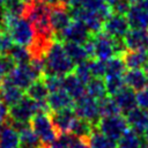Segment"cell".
Segmentation results:
<instances>
[{
	"label": "cell",
	"mask_w": 148,
	"mask_h": 148,
	"mask_svg": "<svg viewBox=\"0 0 148 148\" xmlns=\"http://www.w3.org/2000/svg\"><path fill=\"white\" fill-rule=\"evenodd\" d=\"M23 1H30V0H23Z\"/></svg>",
	"instance_id": "cell-56"
},
{
	"label": "cell",
	"mask_w": 148,
	"mask_h": 148,
	"mask_svg": "<svg viewBox=\"0 0 148 148\" xmlns=\"http://www.w3.org/2000/svg\"><path fill=\"white\" fill-rule=\"evenodd\" d=\"M143 71H145V73H146V75H147V79H148V64L145 66V68H143Z\"/></svg>",
	"instance_id": "cell-47"
},
{
	"label": "cell",
	"mask_w": 148,
	"mask_h": 148,
	"mask_svg": "<svg viewBox=\"0 0 148 148\" xmlns=\"http://www.w3.org/2000/svg\"><path fill=\"white\" fill-rule=\"evenodd\" d=\"M30 125L44 146H52L59 136L50 113H36L30 120Z\"/></svg>",
	"instance_id": "cell-2"
},
{
	"label": "cell",
	"mask_w": 148,
	"mask_h": 148,
	"mask_svg": "<svg viewBox=\"0 0 148 148\" xmlns=\"http://www.w3.org/2000/svg\"><path fill=\"white\" fill-rule=\"evenodd\" d=\"M62 3H66V5H68V2H69V0H60Z\"/></svg>",
	"instance_id": "cell-50"
},
{
	"label": "cell",
	"mask_w": 148,
	"mask_h": 148,
	"mask_svg": "<svg viewBox=\"0 0 148 148\" xmlns=\"http://www.w3.org/2000/svg\"><path fill=\"white\" fill-rule=\"evenodd\" d=\"M139 3H140V5H141V6H142L147 12H148V0H140V1H139Z\"/></svg>",
	"instance_id": "cell-44"
},
{
	"label": "cell",
	"mask_w": 148,
	"mask_h": 148,
	"mask_svg": "<svg viewBox=\"0 0 148 148\" xmlns=\"http://www.w3.org/2000/svg\"><path fill=\"white\" fill-rule=\"evenodd\" d=\"M104 81H105L108 95L110 96L116 95L119 90L126 87L125 81H124V75H105Z\"/></svg>",
	"instance_id": "cell-31"
},
{
	"label": "cell",
	"mask_w": 148,
	"mask_h": 148,
	"mask_svg": "<svg viewBox=\"0 0 148 148\" xmlns=\"http://www.w3.org/2000/svg\"><path fill=\"white\" fill-rule=\"evenodd\" d=\"M0 54H1V49H0Z\"/></svg>",
	"instance_id": "cell-57"
},
{
	"label": "cell",
	"mask_w": 148,
	"mask_h": 148,
	"mask_svg": "<svg viewBox=\"0 0 148 148\" xmlns=\"http://www.w3.org/2000/svg\"><path fill=\"white\" fill-rule=\"evenodd\" d=\"M20 136V148H44L45 146L39 140L35 131L32 130L31 125L28 124L20 128L18 131Z\"/></svg>",
	"instance_id": "cell-20"
},
{
	"label": "cell",
	"mask_w": 148,
	"mask_h": 148,
	"mask_svg": "<svg viewBox=\"0 0 148 148\" xmlns=\"http://www.w3.org/2000/svg\"><path fill=\"white\" fill-rule=\"evenodd\" d=\"M73 74L84 84H87L91 79H92V74L90 71V66H89V60H86L83 62H80L77 65H75Z\"/></svg>",
	"instance_id": "cell-34"
},
{
	"label": "cell",
	"mask_w": 148,
	"mask_h": 148,
	"mask_svg": "<svg viewBox=\"0 0 148 148\" xmlns=\"http://www.w3.org/2000/svg\"><path fill=\"white\" fill-rule=\"evenodd\" d=\"M136 104L139 108L148 111V86L136 92Z\"/></svg>",
	"instance_id": "cell-39"
},
{
	"label": "cell",
	"mask_w": 148,
	"mask_h": 148,
	"mask_svg": "<svg viewBox=\"0 0 148 148\" xmlns=\"http://www.w3.org/2000/svg\"><path fill=\"white\" fill-rule=\"evenodd\" d=\"M45 73L44 75H59L65 76L74 71L75 64L66 54L62 42L54 40L44 59Z\"/></svg>",
	"instance_id": "cell-1"
},
{
	"label": "cell",
	"mask_w": 148,
	"mask_h": 148,
	"mask_svg": "<svg viewBox=\"0 0 148 148\" xmlns=\"http://www.w3.org/2000/svg\"><path fill=\"white\" fill-rule=\"evenodd\" d=\"M147 30H148V28H147Z\"/></svg>",
	"instance_id": "cell-59"
},
{
	"label": "cell",
	"mask_w": 148,
	"mask_h": 148,
	"mask_svg": "<svg viewBox=\"0 0 148 148\" xmlns=\"http://www.w3.org/2000/svg\"><path fill=\"white\" fill-rule=\"evenodd\" d=\"M9 119V109L0 99V124H7Z\"/></svg>",
	"instance_id": "cell-40"
},
{
	"label": "cell",
	"mask_w": 148,
	"mask_h": 148,
	"mask_svg": "<svg viewBox=\"0 0 148 148\" xmlns=\"http://www.w3.org/2000/svg\"><path fill=\"white\" fill-rule=\"evenodd\" d=\"M92 37V34L89 31L87 25L80 20H72L69 25L58 36L57 40L60 42H71L83 45L87 40Z\"/></svg>",
	"instance_id": "cell-6"
},
{
	"label": "cell",
	"mask_w": 148,
	"mask_h": 148,
	"mask_svg": "<svg viewBox=\"0 0 148 148\" xmlns=\"http://www.w3.org/2000/svg\"><path fill=\"white\" fill-rule=\"evenodd\" d=\"M49 94H50V91H49L43 77L35 80L25 89V95L34 101H45L47 98Z\"/></svg>",
	"instance_id": "cell-23"
},
{
	"label": "cell",
	"mask_w": 148,
	"mask_h": 148,
	"mask_svg": "<svg viewBox=\"0 0 148 148\" xmlns=\"http://www.w3.org/2000/svg\"><path fill=\"white\" fill-rule=\"evenodd\" d=\"M74 111L77 117L86 119L94 124L95 126L101 119V113H99V106H98V101L92 98L89 95H84L81 98L75 101L74 104Z\"/></svg>",
	"instance_id": "cell-5"
},
{
	"label": "cell",
	"mask_w": 148,
	"mask_h": 148,
	"mask_svg": "<svg viewBox=\"0 0 148 148\" xmlns=\"http://www.w3.org/2000/svg\"><path fill=\"white\" fill-rule=\"evenodd\" d=\"M0 148H20L18 132L8 124H3L0 133Z\"/></svg>",
	"instance_id": "cell-21"
},
{
	"label": "cell",
	"mask_w": 148,
	"mask_h": 148,
	"mask_svg": "<svg viewBox=\"0 0 148 148\" xmlns=\"http://www.w3.org/2000/svg\"><path fill=\"white\" fill-rule=\"evenodd\" d=\"M124 81L126 87L133 89L134 91H139L148 86V79L143 71L141 69H127L124 74Z\"/></svg>",
	"instance_id": "cell-19"
},
{
	"label": "cell",
	"mask_w": 148,
	"mask_h": 148,
	"mask_svg": "<svg viewBox=\"0 0 148 148\" xmlns=\"http://www.w3.org/2000/svg\"><path fill=\"white\" fill-rule=\"evenodd\" d=\"M92 40L95 45V58L108 61L110 58L116 56L114 38L110 37L104 31L92 35Z\"/></svg>",
	"instance_id": "cell-9"
},
{
	"label": "cell",
	"mask_w": 148,
	"mask_h": 148,
	"mask_svg": "<svg viewBox=\"0 0 148 148\" xmlns=\"http://www.w3.org/2000/svg\"><path fill=\"white\" fill-rule=\"evenodd\" d=\"M126 65L121 57L114 56L106 61V75H124Z\"/></svg>",
	"instance_id": "cell-32"
},
{
	"label": "cell",
	"mask_w": 148,
	"mask_h": 148,
	"mask_svg": "<svg viewBox=\"0 0 148 148\" xmlns=\"http://www.w3.org/2000/svg\"><path fill=\"white\" fill-rule=\"evenodd\" d=\"M72 148H90L88 142L87 141H83V140H80V139H76V141L74 142L73 147Z\"/></svg>",
	"instance_id": "cell-41"
},
{
	"label": "cell",
	"mask_w": 148,
	"mask_h": 148,
	"mask_svg": "<svg viewBox=\"0 0 148 148\" xmlns=\"http://www.w3.org/2000/svg\"><path fill=\"white\" fill-rule=\"evenodd\" d=\"M96 128L109 139L118 141L123 133L128 128V124L124 116L117 114L111 117H102L97 123Z\"/></svg>",
	"instance_id": "cell-4"
},
{
	"label": "cell",
	"mask_w": 148,
	"mask_h": 148,
	"mask_svg": "<svg viewBox=\"0 0 148 148\" xmlns=\"http://www.w3.org/2000/svg\"><path fill=\"white\" fill-rule=\"evenodd\" d=\"M147 53H148V50H147Z\"/></svg>",
	"instance_id": "cell-58"
},
{
	"label": "cell",
	"mask_w": 148,
	"mask_h": 148,
	"mask_svg": "<svg viewBox=\"0 0 148 148\" xmlns=\"http://www.w3.org/2000/svg\"><path fill=\"white\" fill-rule=\"evenodd\" d=\"M87 95L91 96L92 98L99 101L108 96L105 81L103 77H92L87 84H86Z\"/></svg>",
	"instance_id": "cell-26"
},
{
	"label": "cell",
	"mask_w": 148,
	"mask_h": 148,
	"mask_svg": "<svg viewBox=\"0 0 148 148\" xmlns=\"http://www.w3.org/2000/svg\"><path fill=\"white\" fill-rule=\"evenodd\" d=\"M143 136H145V140L148 142V121H147V125H146V128L143 132Z\"/></svg>",
	"instance_id": "cell-46"
},
{
	"label": "cell",
	"mask_w": 148,
	"mask_h": 148,
	"mask_svg": "<svg viewBox=\"0 0 148 148\" xmlns=\"http://www.w3.org/2000/svg\"><path fill=\"white\" fill-rule=\"evenodd\" d=\"M62 77L59 75H44L43 80L49 89L50 92L57 91L59 89H62Z\"/></svg>",
	"instance_id": "cell-36"
},
{
	"label": "cell",
	"mask_w": 148,
	"mask_h": 148,
	"mask_svg": "<svg viewBox=\"0 0 148 148\" xmlns=\"http://www.w3.org/2000/svg\"><path fill=\"white\" fill-rule=\"evenodd\" d=\"M62 45H64L66 54L71 58V60L75 65L83 62L86 60H89V58L84 51L83 45L76 44V43H71V42H62Z\"/></svg>",
	"instance_id": "cell-25"
},
{
	"label": "cell",
	"mask_w": 148,
	"mask_h": 148,
	"mask_svg": "<svg viewBox=\"0 0 148 148\" xmlns=\"http://www.w3.org/2000/svg\"><path fill=\"white\" fill-rule=\"evenodd\" d=\"M126 18L131 29H147L148 28V12L139 3H132Z\"/></svg>",
	"instance_id": "cell-13"
},
{
	"label": "cell",
	"mask_w": 148,
	"mask_h": 148,
	"mask_svg": "<svg viewBox=\"0 0 148 148\" xmlns=\"http://www.w3.org/2000/svg\"><path fill=\"white\" fill-rule=\"evenodd\" d=\"M62 89L72 97L74 98V101L81 98L82 96H84L87 94L86 90V84L83 82H81L74 74L73 72L65 75L62 77Z\"/></svg>",
	"instance_id": "cell-16"
},
{
	"label": "cell",
	"mask_w": 148,
	"mask_h": 148,
	"mask_svg": "<svg viewBox=\"0 0 148 148\" xmlns=\"http://www.w3.org/2000/svg\"><path fill=\"white\" fill-rule=\"evenodd\" d=\"M40 1H43V2H45V3H47L49 6H53V5H57V3H59V2H61L60 0H40Z\"/></svg>",
	"instance_id": "cell-43"
},
{
	"label": "cell",
	"mask_w": 148,
	"mask_h": 148,
	"mask_svg": "<svg viewBox=\"0 0 148 148\" xmlns=\"http://www.w3.org/2000/svg\"><path fill=\"white\" fill-rule=\"evenodd\" d=\"M126 120L128 126L134 130L135 132H138L139 134L143 135L147 121H148V111L136 106L133 110H131L130 112L126 113Z\"/></svg>",
	"instance_id": "cell-18"
},
{
	"label": "cell",
	"mask_w": 148,
	"mask_h": 148,
	"mask_svg": "<svg viewBox=\"0 0 148 148\" xmlns=\"http://www.w3.org/2000/svg\"><path fill=\"white\" fill-rule=\"evenodd\" d=\"M6 1H7V0H0V6H2V5L6 2Z\"/></svg>",
	"instance_id": "cell-52"
},
{
	"label": "cell",
	"mask_w": 148,
	"mask_h": 148,
	"mask_svg": "<svg viewBox=\"0 0 148 148\" xmlns=\"http://www.w3.org/2000/svg\"><path fill=\"white\" fill-rule=\"evenodd\" d=\"M2 127H3V124H0V133H1V131H2Z\"/></svg>",
	"instance_id": "cell-53"
},
{
	"label": "cell",
	"mask_w": 148,
	"mask_h": 148,
	"mask_svg": "<svg viewBox=\"0 0 148 148\" xmlns=\"http://www.w3.org/2000/svg\"><path fill=\"white\" fill-rule=\"evenodd\" d=\"M6 54H9L16 64H28L30 62V59H31L28 49L25 46L17 45V44H14L12 49L8 51V53Z\"/></svg>",
	"instance_id": "cell-33"
},
{
	"label": "cell",
	"mask_w": 148,
	"mask_h": 148,
	"mask_svg": "<svg viewBox=\"0 0 148 148\" xmlns=\"http://www.w3.org/2000/svg\"><path fill=\"white\" fill-rule=\"evenodd\" d=\"M96 128V126L94 124H91L90 121L82 119L80 117H77L71 128V134H73L75 138L83 140V141H88L90 134L94 132V130Z\"/></svg>",
	"instance_id": "cell-22"
},
{
	"label": "cell",
	"mask_w": 148,
	"mask_h": 148,
	"mask_svg": "<svg viewBox=\"0 0 148 148\" xmlns=\"http://www.w3.org/2000/svg\"><path fill=\"white\" fill-rule=\"evenodd\" d=\"M142 135L132 128H127L123 135L117 141L118 148H141L142 147Z\"/></svg>",
	"instance_id": "cell-24"
},
{
	"label": "cell",
	"mask_w": 148,
	"mask_h": 148,
	"mask_svg": "<svg viewBox=\"0 0 148 148\" xmlns=\"http://www.w3.org/2000/svg\"><path fill=\"white\" fill-rule=\"evenodd\" d=\"M84 0H69L68 6L71 8H77V7H82Z\"/></svg>",
	"instance_id": "cell-42"
},
{
	"label": "cell",
	"mask_w": 148,
	"mask_h": 148,
	"mask_svg": "<svg viewBox=\"0 0 148 148\" xmlns=\"http://www.w3.org/2000/svg\"><path fill=\"white\" fill-rule=\"evenodd\" d=\"M46 102L49 104V108L51 111H58L67 108H74L75 101L72 98L64 89H59L57 91L50 92Z\"/></svg>",
	"instance_id": "cell-15"
},
{
	"label": "cell",
	"mask_w": 148,
	"mask_h": 148,
	"mask_svg": "<svg viewBox=\"0 0 148 148\" xmlns=\"http://www.w3.org/2000/svg\"><path fill=\"white\" fill-rule=\"evenodd\" d=\"M50 117H51L52 123H53L57 132L59 133V135L69 133L75 119L77 118V116L74 111V108H67V109H62V110H58V111H51Z\"/></svg>",
	"instance_id": "cell-10"
},
{
	"label": "cell",
	"mask_w": 148,
	"mask_h": 148,
	"mask_svg": "<svg viewBox=\"0 0 148 148\" xmlns=\"http://www.w3.org/2000/svg\"><path fill=\"white\" fill-rule=\"evenodd\" d=\"M82 7L98 14L104 21L112 14L111 5H109L104 0H84Z\"/></svg>",
	"instance_id": "cell-27"
},
{
	"label": "cell",
	"mask_w": 148,
	"mask_h": 148,
	"mask_svg": "<svg viewBox=\"0 0 148 148\" xmlns=\"http://www.w3.org/2000/svg\"><path fill=\"white\" fill-rule=\"evenodd\" d=\"M124 60L126 68L128 69H141L148 64V53L143 50H128L120 56Z\"/></svg>",
	"instance_id": "cell-14"
},
{
	"label": "cell",
	"mask_w": 148,
	"mask_h": 148,
	"mask_svg": "<svg viewBox=\"0 0 148 148\" xmlns=\"http://www.w3.org/2000/svg\"><path fill=\"white\" fill-rule=\"evenodd\" d=\"M113 99L116 101L117 105L120 109V112L127 113L134 108L138 106L136 104V94L134 92L133 89L128 87H124L121 90H119L116 95L112 96Z\"/></svg>",
	"instance_id": "cell-17"
},
{
	"label": "cell",
	"mask_w": 148,
	"mask_h": 148,
	"mask_svg": "<svg viewBox=\"0 0 148 148\" xmlns=\"http://www.w3.org/2000/svg\"><path fill=\"white\" fill-rule=\"evenodd\" d=\"M104 1H106V2L109 3V5H112V3H113V2L116 1V0H104Z\"/></svg>",
	"instance_id": "cell-49"
},
{
	"label": "cell",
	"mask_w": 148,
	"mask_h": 148,
	"mask_svg": "<svg viewBox=\"0 0 148 148\" xmlns=\"http://www.w3.org/2000/svg\"><path fill=\"white\" fill-rule=\"evenodd\" d=\"M130 3H136V2H139L140 0H127Z\"/></svg>",
	"instance_id": "cell-48"
},
{
	"label": "cell",
	"mask_w": 148,
	"mask_h": 148,
	"mask_svg": "<svg viewBox=\"0 0 148 148\" xmlns=\"http://www.w3.org/2000/svg\"><path fill=\"white\" fill-rule=\"evenodd\" d=\"M141 148H148V142H147V143H143Z\"/></svg>",
	"instance_id": "cell-51"
},
{
	"label": "cell",
	"mask_w": 148,
	"mask_h": 148,
	"mask_svg": "<svg viewBox=\"0 0 148 148\" xmlns=\"http://www.w3.org/2000/svg\"><path fill=\"white\" fill-rule=\"evenodd\" d=\"M124 43L128 50H148V30L130 29L124 37Z\"/></svg>",
	"instance_id": "cell-12"
},
{
	"label": "cell",
	"mask_w": 148,
	"mask_h": 148,
	"mask_svg": "<svg viewBox=\"0 0 148 148\" xmlns=\"http://www.w3.org/2000/svg\"><path fill=\"white\" fill-rule=\"evenodd\" d=\"M44 148H54V147H53V146H45Z\"/></svg>",
	"instance_id": "cell-54"
},
{
	"label": "cell",
	"mask_w": 148,
	"mask_h": 148,
	"mask_svg": "<svg viewBox=\"0 0 148 148\" xmlns=\"http://www.w3.org/2000/svg\"><path fill=\"white\" fill-rule=\"evenodd\" d=\"M130 24L124 15L119 14H111L103 23V30L106 35L114 39H124L126 34L130 30Z\"/></svg>",
	"instance_id": "cell-8"
},
{
	"label": "cell",
	"mask_w": 148,
	"mask_h": 148,
	"mask_svg": "<svg viewBox=\"0 0 148 148\" xmlns=\"http://www.w3.org/2000/svg\"><path fill=\"white\" fill-rule=\"evenodd\" d=\"M36 113V101L29 98L25 95L16 104L9 108V119L7 124H29Z\"/></svg>",
	"instance_id": "cell-3"
},
{
	"label": "cell",
	"mask_w": 148,
	"mask_h": 148,
	"mask_svg": "<svg viewBox=\"0 0 148 148\" xmlns=\"http://www.w3.org/2000/svg\"><path fill=\"white\" fill-rule=\"evenodd\" d=\"M73 17L71 15L69 6L62 2H59L57 5L51 6L50 12V22L56 34V40L58 36L69 25Z\"/></svg>",
	"instance_id": "cell-7"
},
{
	"label": "cell",
	"mask_w": 148,
	"mask_h": 148,
	"mask_svg": "<svg viewBox=\"0 0 148 148\" xmlns=\"http://www.w3.org/2000/svg\"><path fill=\"white\" fill-rule=\"evenodd\" d=\"M0 9L2 13L15 16V17H22L25 10V1L23 0H7L2 6H0Z\"/></svg>",
	"instance_id": "cell-29"
},
{
	"label": "cell",
	"mask_w": 148,
	"mask_h": 148,
	"mask_svg": "<svg viewBox=\"0 0 148 148\" xmlns=\"http://www.w3.org/2000/svg\"><path fill=\"white\" fill-rule=\"evenodd\" d=\"M89 66L92 77H104L106 75V61L101 59H89Z\"/></svg>",
	"instance_id": "cell-35"
},
{
	"label": "cell",
	"mask_w": 148,
	"mask_h": 148,
	"mask_svg": "<svg viewBox=\"0 0 148 148\" xmlns=\"http://www.w3.org/2000/svg\"><path fill=\"white\" fill-rule=\"evenodd\" d=\"M98 106H99V113H101V118L102 117H111V116H117L120 114V109L117 105L116 101L113 99V97H104L102 99L98 101Z\"/></svg>",
	"instance_id": "cell-30"
},
{
	"label": "cell",
	"mask_w": 148,
	"mask_h": 148,
	"mask_svg": "<svg viewBox=\"0 0 148 148\" xmlns=\"http://www.w3.org/2000/svg\"><path fill=\"white\" fill-rule=\"evenodd\" d=\"M5 76H6V73H5V71H3V68H2V65H1V61H0V81H1Z\"/></svg>",
	"instance_id": "cell-45"
},
{
	"label": "cell",
	"mask_w": 148,
	"mask_h": 148,
	"mask_svg": "<svg viewBox=\"0 0 148 148\" xmlns=\"http://www.w3.org/2000/svg\"><path fill=\"white\" fill-rule=\"evenodd\" d=\"M2 30V28H1V22H0V31Z\"/></svg>",
	"instance_id": "cell-55"
},
{
	"label": "cell",
	"mask_w": 148,
	"mask_h": 148,
	"mask_svg": "<svg viewBox=\"0 0 148 148\" xmlns=\"http://www.w3.org/2000/svg\"><path fill=\"white\" fill-rule=\"evenodd\" d=\"M24 96L23 89L15 86L7 76L0 81V99L7 105L12 106L16 104Z\"/></svg>",
	"instance_id": "cell-11"
},
{
	"label": "cell",
	"mask_w": 148,
	"mask_h": 148,
	"mask_svg": "<svg viewBox=\"0 0 148 148\" xmlns=\"http://www.w3.org/2000/svg\"><path fill=\"white\" fill-rule=\"evenodd\" d=\"M76 139H77V138H75V136H74L73 134H71V133L60 134L52 146H53L54 148H72L73 145H74V142L76 141Z\"/></svg>",
	"instance_id": "cell-37"
},
{
	"label": "cell",
	"mask_w": 148,
	"mask_h": 148,
	"mask_svg": "<svg viewBox=\"0 0 148 148\" xmlns=\"http://www.w3.org/2000/svg\"><path fill=\"white\" fill-rule=\"evenodd\" d=\"M87 142L90 148H117L116 142L102 134L97 128L94 130Z\"/></svg>",
	"instance_id": "cell-28"
},
{
	"label": "cell",
	"mask_w": 148,
	"mask_h": 148,
	"mask_svg": "<svg viewBox=\"0 0 148 148\" xmlns=\"http://www.w3.org/2000/svg\"><path fill=\"white\" fill-rule=\"evenodd\" d=\"M132 3H130L127 0H116L112 5H111V8H112V13L113 14H119V15H124L126 16L130 7H131Z\"/></svg>",
	"instance_id": "cell-38"
}]
</instances>
